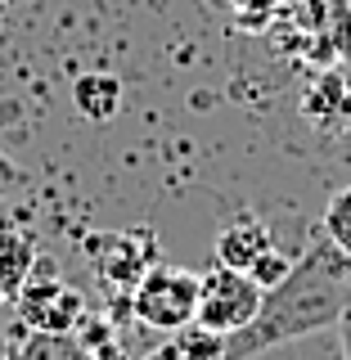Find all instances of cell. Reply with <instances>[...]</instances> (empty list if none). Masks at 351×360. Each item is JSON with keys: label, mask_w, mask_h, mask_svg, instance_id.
I'll return each instance as SVG.
<instances>
[{"label": "cell", "mask_w": 351, "mask_h": 360, "mask_svg": "<svg viewBox=\"0 0 351 360\" xmlns=\"http://www.w3.org/2000/svg\"><path fill=\"white\" fill-rule=\"evenodd\" d=\"M347 307H351V257L338 243L320 239L293 262V270L275 288H266L253 324L225 338V360H257L284 342L315 338L320 329H338Z\"/></svg>", "instance_id": "obj_1"}, {"label": "cell", "mask_w": 351, "mask_h": 360, "mask_svg": "<svg viewBox=\"0 0 351 360\" xmlns=\"http://www.w3.org/2000/svg\"><path fill=\"white\" fill-rule=\"evenodd\" d=\"M131 315L158 333H180L198 315V275L158 262L140 284L131 288Z\"/></svg>", "instance_id": "obj_2"}, {"label": "cell", "mask_w": 351, "mask_h": 360, "mask_svg": "<svg viewBox=\"0 0 351 360\" xmlns=\"http://www.w3.org/2000/svg\"><path fill=\"white\" fill-rule=\"evenodd\" d=\"M262 297L266 288L257 284L253 275L243 270H230V266H212L208 275H198V315L194 324L217 338H230L239 333L243 324H253V315L262 311Z\"/></svg>", "instance_id": "obj_3"}, {"label": "cell", "mask_w": 351, "mask_h": 360, "mask_svg": "<svg viewBox=\"0 0 351 360\" xmlns=\"http://www.w3.org/2000/svg\"><path fill=\"white\" fill-rule=\"evenodd\" d=\"M18 311L32 324V333H77V324L86 320V297H82V288L59 279L37 257L27 284L18 288Z\"/></svg>", "instance_id": "obj_4"}, {"label": "cell", "mask_w": 351, "mask_h": 360, "mask_svg": "<svg viewBox=\"0 0 351 360\" xmlns=\"http://www.w3.org/2000/svg\"><path fill=\"white\" fill-rule=\"evenodd\" d=\"M86 257L95 262L99 279L113 288H135L158 266V234L153 230H104L82 239Z\"/></svg>", "instance_id": "obj_5"}, {"label": "cell", "mask_w": 351, "mask_h": 360, "mask_svg": "<svg viewBox=\"0 0 351 360\" xmlns=\"http://www.w3.org/2000/svg\"><path fill=\"white\" fill-rule=\"evenodd\" d=\"M275 248V234L266 230V221H257L253 212H243L239 221H230L225 230L217 234V266H230V270H253L257 257Z\"/></svg>", "instance_id": "obj_6"}, {"label": "cell", "mask_w": 351, "mask_h": 360, "mask_svg": "<svg viewBox=\"0 0 351 360\" xmlns=\"http://www.w3.org/2000/svg\"><path fill=\"white\" fill-rule=\"evenodd\" d=\"M72 108L86 122H113L122 112V77L117 72H82L72 82Z\"/></svg>", "instance_id": "obj_7"}, {"label": "cell", "mask_w": 351, "mask_h": 360, "mask_svg": "<svg viewBox=\"0 0 351 360\" xmlns=\"http://www.w3.org/2000/svg\"><path fill=\"white\" fill-rule=\"evenodd\" d=\"M32 266H37V234L18 230V225H0V288L9 297H18Z\"/></svg>", "instance_id": "obj_8"}, {"label": "cell", "mask_w": 351, "mask_h": 360, "mask_svg": "<svg viewBox=\"0 0 351 360\" xmlns=\"http://www.w3.org/2000/svg\"><path fill=\"white\" fill-rule=\"evenodd\" d=\"M82 342L72 333H27L9 360H82Z\"/></svg>", "instance_id": "obj_9"}, {"label": "cell", "mask_w": 351, "mask_h": 360, "mask_svg": "<svg viewBox=\"0 0 351 360\" xmlns=\"http://www.w3.org/2000/svg\"><path fill=\"white\" fill-rule=\"evenodd\" d=\"M324 239L338 243L351 257V185H343L324 207Z\"/></svg>", "instance_id": "obj_10"}, {"label": "cell", "mask_w": 351, "mask_h": 360, "mask_svg": "<svg viewBox=\"0 0 351 360\" xmlns=\"http://www.w3.org/2000/svg\"><path fill=\"white\" fill-rule=\"evenodd\" d=\"M230 5H234V14H239L243 27L262 32V27H270V18H275L288 0H230Z\"/></svg>", "instance_id": "obj_11"}, {"label": "cell", "mask_w": 351, "mask_h": 360, "mask_svg": "<svg viewBox=\"0 0 351 360\" xmlns=\"http://www.w3.org/2000/svg\"><path fill=\"white\" fill-rule=\"evenodd\" d=\"M288 270H293V262H284V257H279V248H270V252H262V257H257V266L248 270V275H253L262 288H275L279 279L288 275Z\"/></svg>", "instance_id": "obj_12"}, {"label": "cell", "mask_w": 351, "mask_h": 360, "mask_svg": "<svg viewBox=\"0 0 351 360\" xmlns=\"http://www.w3.org/2000/svg\"><path fill=\"white\" fill-rule=\"evenodd\" d=\"M23 180H27V176H23L18 167L9 162L5 153H0V198H5V194H14V189H23Z\"/></svg>", "instance_id": "obj_13"}, {"label": "cell", "mask_w": 351, "mask_h": 360, "mask_svg": "<svg viewBox=\"0 0 351 360\" xmlns=\"http://www.w3.org/2000/svg\"><path fill=\"white\" fill-rule=\"evenodd\" d=\"M338 338H343V356L351 360V307L343 311V320H338Z\"/></svg>", "instance_id": "obj_14"}, {"label": "cell", "mask_w": 351, "mask_h": 360, "mask_svg": "<svg viewBox=\"0 0 351 360\" xmlns=\"http://www.w3.org/2000/svg\"><path fill=\"white\" fill-rule=\"evenodd\" d=\"M144 360H185V352H180V347H176V338H172L167 347H158V352H149Z\"/></svg>", "instance_id": "obj_15"}, {"label": "cell", "mask_w": 351, "mask_h": 360, "mask_svg": "<svg viewBox=\"0 0 351 360\" xmlns=\"http://www.w3.org/2000/svg\"><path fill=\"white\" fill-rule=\"evenodd\" d=\"M0 360H9V342H5V333H0Z\"/></svg>", "instance_id": "obj_16"}, {"label": "cell", "mask_w": 351, "mask_h": 360, "mask_svg": "<svg viewBox=\"0 0 351 360\" xmlns=\"http://www.w3.org/2000/svg\"><path fill=\"white\" fill-rule=\"evenodd\" d=\"M5 302H9V292H5V288H0V307H5Z\"/></svg>", "instance_id": "obj_17"}, {"label": "cell", "mask_w": 351, "mask_h": 360, "mask_svg": "<svg viewBox=\"0 0 351 360\" xmlns=\"http://www.w3.org/2000/svg\"><path fill=\"white\" fill-rule=\"evenodd\" d=\"M82 360H95V356H82Z\"/></svg>", "instance_id": "obj_18"}, {"label": "cell", "mask_w": 351, "mask_h": 360, "mask_svg": "<svg viewBox=\"0 0 351 360\" xmlns=\"http://www.w3.org/2000/svg\"><path fill=\"white\" fill-rule=\"evenodd\" d=\"M0 5H5V0H0Z\"/></svg>", "instance_id": "obj_19"}]
</instances>
